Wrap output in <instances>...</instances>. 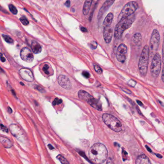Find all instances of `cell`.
Here are the masks:
<instances>
[{"label": "cell", "instance_id": "cell-2", "mask_svg": "<svg viewBox=\"0 0 164 164\" xmlns=\"http://www.w3.org/2000/svg\"><path fill=\"white\" fill-rule=\"evenodd\" d=\"M135 20L134 14L123 19L116 24L114 31V37L116 39H120L124 32L131 27Z\"/></svg>", "mask_w": 164, "mask_h": 164}, {"label": "cell", "instance_id": "cell-3", "mask_svg": "<svg viewBox=\"0 0 164 164\" xmlns=\"http://www.w3.org/2000/svg\"><path fill=\"white\" fill-rule=\"evenodd\" d=\"M150 48L148 45H145L142 49L138 63L139 71L142 77H145L147 75Z\"/></svg>", "mask_w": 164, "mask_h": 164}, {"label": "cell", "instance_id": "cell-18", "mask_svg": "<svg viewBox=\"0 0 164 164\" xmlns=\"http://www.w3.org/2000/svg\"><path fill=\"white\" fill-rule=\"evenodd\" d=\"M136 164H151V163L145 155L142 154L137 157L136 160Z\"/></svg>", "mask_w": 164, "mask_h": 164}, {"label": "cell", "instance_id": "cell-28", "mask_svg": "<svg viewBox=\"0 0 164 164\" xmlns=\"http://www.w3.org/2000/svg\"><path fill=\"white\" fill-rule=\"evenodd\" d=\"M62 103V100L60 99L55 98V100L53 101V104L55 106L56 105H58V104H61Z\"/></svg>", "mask_w": 164, "mask_h": 164}, {"label": "cell", "instance_id": "cell-47", "mask_svg": "<svg viewBox=\"0 0 164 164\" xmlns=\"http://www.w3.org/2000/svg\"><path fill=\"white\" fill-rule=\"evenodd\" d=\"M158 102H159V103H160V104H161L162 106H164V105L163 104V103H162V102H161L160 101H158Z\"/></svg>", "mask_w": 164, "mask_h": 164}, {"label": "cell", "instance_id": "cell-9", "mask_svg": "<svg viewBox=\"0 0 164 164\" xmlns=\"http://www.w3.org/2000/svg\"><path fill=\"white\" fill-rule=\"evenodd\" d=\"M20 57L23 60L27 63H31L34 60L32 52L27 47H24L21 50Z\"/></svg>", "mask_w": 164, "mask_h": 164}, {"label": "cell", "instance_id": "cell-11", "mask_svg": "<svg viewBox=\"0 0 164 164\" xmlns=\"http://www.w3.org/2000/svg\"><path fill=\"white\" fill-rule=\"evenodd\" d=\"M58 82L62 87L66 89L70 90L72 88L71 82L67 77L61 75L58 77Z\"/></svg>", "mask_w": 164, "mask_h": 164}, {"label": "cell", "instance_id": "cell-46", "mask_svg": "<svg viewBox=\"0 0 164 164\" xmlns=\"http://www.w3.org/2000/svg\"><path fill=\"white\" fill-rule=\"evenodd\" d=\"M155 155H156L157 157H158L159 158H162V156L160 154H155Z\"/></svg>", "mask_w": 164, "mask_h": 164}, {"label": "cell", "instance_id": "cell-43", "mask_svg": "<svg viewBox=\"0 0 164 164\" xmlns=\"http://www.w3.org/2000/svg\"><path fill=\"white\" fill-rule=\"evenodd\" d=\"M8 112L9 114H11L12 113V110L10 107H8Z\"/></svg>", "mask_w": 164, "mask_h": 164}, {"label": "cell", "instance_id": "cell-26", "mask_svg": "<svg viewBox=\"0 0 164 164\" xmlns=\"http://www.w3.org/2000/svg\"><path fill=\"white\" fill-rule=\"evenodd\" d=\"M20 21L22 23V24L25 25V26H27L29 24L28 20H27V18L25 16H23L21 17H20Z\"/></svg>", "mask_w": 164, "mask_h": 164}, {"label": "cell", "instance_id": "cell-42", "mask_svg": "<svg viewBox=\"0 0 164 164\" xmlns=\"http://www.w3.org/2000/svg\"><path fill=\"white\" fill-rule=\"evenodd\" d=\"M137 103L139 105H140V106H143V104H142V102H141L140 101H139V100H137Z\"/></svg>", "mask_w": 164, "mask_h": 164}, {"label": "cell", "instance_id": "cell-22", "mask_svg": "<svg viewBox=\"0 0 164 164\" xmlns=\"http://www.w3.org/2000/svg\"><path fill=\"white\" fill-rule=\"evenodd\" d=\"M92 2H93L92 1H90V0H87L85 2L83 8V14L85 16L89 14Z\"/></svg>", "mask_w": 164, "mask_h": 164}, {"label": "cell", "instance_id": "cell-14", "mask_svg": "<svg viewBox=\"0 0 164 164\" xmlns=\"http://www.w3.org/2000/svg\"><path fill=\"white\" fill-rule=\"evenodd\" d=\"M11 133L17 139H19L20 138L23 136V133L20 129L16 124H11L9 127Z\"/></svg>", "mask_w": 164, "mask_h": 164}, {"label": "cell", "instance_id": "cell-10", "mask_svg": "<svg viewBox=\"0 0 164 164\" xmlns=\"http://www.w3.org/2000/svg\"><path fill=\"white\" fill-rule=\"evenodd\" d=\"M19 74L22 78L28 82H32L34 80L33 74L30 69L27 68H22L19 70Z\"/></svg>", "mask_w": 164, "mask_h": 164}, {"label": "cell", "instance_id": "cell-41", "mask_svg": "<svg viewBox=\"0 0 164 164\" xmlns=\"http://www.w3.org/2000/svg\"><path fill=\"white\" fill-rule=\"evenodd\" d=\"M70 2L69 1H67L65 3V6L67 7H69L70 6Z\"/></svg>", "mask_w": 164, "mask_h": 164}, {"label": "cell", "instance_id": "cell-1", "mask_svg": "<svg viewBox=\"0 0 164 164\" xmlns=\"http://www.w3.org/2000/svg\"><path fill=\"white\" fill-rule=\"evenodd\" d=\"M107 155V150L102 143L94 144L89 151V157L91 161L94 164L103 163L106 160Z\"/></svg>", "mask_w": 164, "mask_h": 164}, {"label": "cell", "instance_id": "cell-23", "mask_svg": "<svg viewBox=\"0 0 164 164\" xmlns=\"http://www.w3.org/2000/svg\"><path fill=\"white\" fill-rule=\"evenodd\" d=\"M57 158L60 161L62 164H69L68 161L62 155L60 154L58 155L57 156Z\"/></svg>", "mask_w": 164, "mask_h": 164}, {"label": "cell", "instance_id": "cell-38", "mask_svg": "<svg viewBox=\"0 0 164 164\" xmlns=\"http://www.w3.org/2000/svg\"><path fill=\"white\" fill-rule=\"evenodd\" d=\"M106 164H114V163H113L112 160L110 158H109L107 160Z\"/></svg>", "mask_w": 164, "mask_h": 164}, {"label": "cell", "instance_id": "cell-33", "mask_svg": "<svg viewBox=\"0 0 164 164\" xmlns=\"http://www.w3.org/2000/svg\"><path fill=\"white\" fill-rule=\"evenodd\" d=\"M1 129L3 131H5L6 132V133H8V129L6 127V126L3 125V124H1Z\"/></svg>", "mask_w": 164, "mask_h": 164}, {"label": "cell", "instance_id": "cell-15", "mask_svg": "<svg viewBox=\"0 0 164 164\" xmlns=\"http://www.w3.org/2000/svg\"><path fill=\"white\" fill-rule=\"evenodd\" d=\"M88 103L96 110L98 111H101L102 110L101 103L98 100L94 98L93 97L88 102Z\"/></svg>", "mask_w": 164, "mask_h": 164}, {"label": "cell", "instance_id": "cell-35", "mask_svg": "<svg viewBox=\"0 0 164 164\" xmlns=\"http://www.w3.org/2000/svg\"><path fill=\"white\" fill-rule=\"evenodd\" d=\"M122 90H123V91H124V92H125L126 93H128V94H131V91H130L129 90L127 89H125V88H122Z\"/></svg>", "mask_w": 164, "mask_h": 164}, {"label": "cell", "instance_id": "cell-20", "mask_svg": "<svg viewBox=\"0 0 164 164\" xmlns=\"http://www.w3.org/2000/svg\"><path fill=\"white\" fill-rule=\"evenodd\" d=\"M114 18V15L112 13H109L105 17L103 22L104 27H110Z\"/></svg>", "mask_w": 164, "mask_h": 164}, {"label": "cell", "instance_id": "cell-24", "mask_svg": "<svg viewBox=\"0 0 164 164\" xmlns=\"http://www.w3.org/2000/svg\"><path fill=\"white\" fill-rule=\"evenodd\" d=\"M2 37H3L4 39L6 42H7L8 44H13L14 40L11 38V37L8 35H6L5 34H3Z\"/></svg>", "mask_w": 164, "mask_h": 164}, {"label": "cell", "instance_id": "cell-32", "mask_svg": "<svg viewBox=\"0 0 164 164\" xmlns=\"http://www.w3.org/2000/svg\"><path fill=\"white\" fill-rule=\"evenodd\" d=\"M129 84L130 86H131L132 87H134L135 86V85L136 84V82L135 81L133 80H130L129 82Z\"/></svg>", "mask_w": 164, "mask_h": 164}, {"label": "cell", "instance_id": "cell-30", "mask_svg": "<svg viewBox=\"0 0 164 164\" xmlns=\"http://www.w3.org/2000/svg\"><path fill=\"white\" fill-rule=\"evenodd\" d=\"M91 47L92 48H93V49H95L97 48V44L96 42L95 41H93V42H92V43L91 44H90Z\"/></svg>", "mask_w": 164, "mask_h": 164}, {"label": "cell", "instance_id": "cell-8", "mask_svg": "<svg viewBox=\"0 0 164 164\" xmlns=\"http://www.w3.org/2000/svg\"><path fill=\"white\" fill-rule=\"evenodd\" d=\"M128 48L125 44H120L118 47L116 52V57L117 60L119 62L124 63L126 60L127 57Z\"/></svg>", "mask_w": 164, "mask_h": 164}, {"label": "cell", "instance_id": "cell-36", "mask_svg": "<svg viewBox=\"0 0 164 164\" xmlns=\"http://www.w3.org/2000/svg\"><path fill=\"white\" fill-rule=\"evenodd\" d=\"M35 88H36V89L38 90V91L40 92H43V93L44 92H45L44 90V89L40 87L39 86H37Z\"/></svg>", "mask_w": 164, "mask_h": 164}, {"label": "cell", "instance_id": "cell-17", "mask_svg": "<svg viewBox=\"0 0 164 164\" xmlns=\"http://www.w3.org/2000/svg\"><path fill=\"white\" fill-rule=\"evenodd\" d=\"M132 41L133 44L137 46H141L142 44V36L140 33H135L132 36Z\"/></svg>", "mask_w": 164, "mask_h": 164}, {"label": "cell", "instance_id": "cell-48", "mask_svg": "<svg viewBox=\"0 0 164 164\" xmlns=\"http://www.w3.org/2000/svg\"><path fill=\"white\" fill-rule=\"evenodd\" d=\"M20 84H22V85H23V86L24 85V83H22V82H20Z\"/></svg>", "mask_w": 164, "mask_h": 164}, {"label": "cell", "instance_id": "cell-5", "mask_svg": "<svg viewBox=\"0 0 164 164\" xmlns=\"http://www.w3.org/2000/svg\"><path fill=\"white\" fill-rule=\"evenodd\" d=\"M104 123L112 130L119 132L122 129V124L120 121L114 116L108 114H104L102 116Z\"/></svg>", "mask_w": 164, "mask_h": 164}, {"label": "cell", "instance_id": "cell-29", "mask_svg": "<svg viewBox=\"0 0 164 164\" xmlns=\"http://www.w3.org/2000/svg\"><path fill=\"white\" fill-rule=\"evenodd\" d=\"M49 66H48L47 65H45L44 66L43 68V71L44 72V73L47 74V75H49Z\"/></svg>", "mask_w": 164, "mask_h": 164}, {"label": "cell", "instance_id": "cell-40", "mask_svg": "<svg viewBox=\"0 0 164 164\" xmlns=\"http://www.w3.org/2000/svg\"><path fill=\"white\" fill-rule=\"evenodd\" d=\"M1 60L2 62H5L6 61V58L3 56V55L2 54L1 55Z\"/></svg>", "mask_w": 164, "mask_h": 164}, {"label": "cell", "instance_id": "cell-12", "mask_svg": "<svg viewBox=\"0 0 164 164\" xmlns=\"http://www.w3.org/2000/svg\"><path fill=\"white\" fill-rule=\"evenodd\" d=\"M114 2L115 1L107 0L104 3V4L103 5V6L101 7L99 12L98 14V20L101 19V18L103 16L104 14L109 9L110 7L113 4Z\"/></svg>", "mask_w": 164, "mask_h": 164}, {"label": "cell", "instance_id": "cell-16", "mask_svg": "<svg viewBox=\"0 0 164 164\" xmlns=\"http://www.w3.org/2000/svg\"><path fill=\"white\" fill-rule=\"evenodd\" d=\"M78 96L80 99L87 102V103L91 99L93 98L90 94L84 90H80L78 91Z\"/></svg>", "mask_w": 164, "mask_h": 164}, {"label": "cell", "instance_id": "cell-37", "mask_svg": "<svg viewBox=\"0 0 164 164\" xmlns=\"http://www.w3.org/2000/svg\"><path fill=\"white\" fill-rule=\"evenodd\" d=\"M163 65V69H162V76H161V78L162 80L163 81V82L164 83V64Z\"/></svg>", "mask_w": 164, "mask_h": 164}, {"label": "cell", "instance_id": "cell-44", "mask_svg": "<svg viewBox=\"0 0 164 164\" xmlns=\"http://www.w3.org/2000/svg\"><path fill=\"white\" fill-rule=\"evenodd\" d=\"M48 147L50 149H51V150H53V149H54V147L51 144H48Z\"/></svg>", "mask_w": 164, "mask_h": 164}, {"label": "cell", "instance_id": "cell-34", "mask_svg": "<svg viewBox=\"0 0 164 164\" xmlns=\"http://www.w3.org/2000/svg\"><path fill=\"white\" fill-rule=\"evenodd\" d=\"M162 58H163V64H164V33L163 44V47H162Z\"/></svg>", "mask_w": 164, "mask_h": 164}, {"label": "cell", "instance_id": "cell-39", "mask_svg": "<svg viewBox=\"0 0 164 164\" xmlns=\"http://www.w3.org/2000/svg\"><path fill=\"white\" fill-rule=\"evenodd\" d=\"M80 30L83 32H87L88 31L87 29L84 27H80Z\"/></svg>", "mask_w": 164, "mask_h": 164}, {"label": "cell", "instance_id": "cell-27", "mask_svg": "<svg viewBox=\"0 0 164 164\" xmlns=\"http://www.w3.org/2000/svg\"><path fill=\"white\" fill-rule=\"evenodd\" d=\"M94 68L95 69V71H96L99 74H101L103 73V70L102 68L96 65H94Z\"/></svg>", "mask_w": 164, "mask_h": 164}, {"label": "cell", "instance_id": "cell-19", "mask_svg": "<svg viewBox=\"0 0 164 164\" xmlns=\"http://www.w3.org/2000/svg\"><path fill=\"white\" fill-rule=\"evenodd\" d=\"M31 48L33 53L35 54H38L42 52V47L40 44L36 41L32 40L31 44Z\"/></svg>", "mask_w": 164, "mask_h": 164}, {"label": "cell", "instance_id": "cell-6", "mask_svg": "<svg viewBox=\"0 0 164 164\" xmlns=\"http://www.w3.org/2000/svg\"><path fill=\"white\" fill-rule=\"evenodd\" d=\"M162 59L160 55L158 53H156L153 56L150 67V72L151 75L156 78L159 75L161 68Z\"/></svg>", "mask_w": 164, "mask_h": 164}, {"label": "cell", "instance_id": "cell-45", "mask_svg": "<svg viewBox=\"0 0 164 164\" xmlns=\"http://www.w3.org/2000/svg\"><path fill=\"white\" fill-rule=\"evenodd\" d=\"M146 148L147 150L150 153H152V150L150 149V148L149 147H148L147 146H146Z\"/></svg>", "mask_w": 164, "mask_h": 164}, {"label": "cell", "instance_id": "cell-21", "mask_svg": "<svg viewBox=\"0 0 164 164\" xmlns=\"http://www.w3.org/2000/svg\"><path fill=\"white\" fill-rule=\"evenodd\" d=\"M0 141L2 145L6 148H10L13 145L12 142L10 140L6 137H1Z\"/></svg>", "mask_w": 164, "mask_h": 164}, {"label": "cell", "instance_id": "cell-4", "mask_svg": "<svg viewBox=\"0 0 164 164\" xmlns=\"http://www.w3.org/2000/svg\"><path fill=\"white\" fill-rule=\"evenodd\" d=\"M139 7L136 2L132 1L127 3L123 7L118 17V22L133 15Z\"/></svg>", "mask_w": 164, "mask_h": 164}, {"label": "cell", "instance_id": "cell-13", "mask_svg": "<svg viewBox=\"0 0 164 164\" xmlns=\"http://www.w3.org/2000/svg\"><path fill=\"white\" fill-rule=\"evenodd\" d=\"M113 30L110 27H104V38L106 44H110L113 37Z\"/></svg>", "mask_w": 164, "mask_h": 164}, {"label": "cell", "instance_id": "cell-7", "mask_svg": "<svg viewBox=\"0 0 164 164\" xmlns=\"http://www.w3.org/2000/svg\"><path fill=\"white\" fill-rule=\"evenodd\" d=\"M160 36L157 29H154L152 33L150 41V51L152 52H155L158 49L160 44Z\"/></svg>", "mask_w": 164, "mask_h": 164}, {"label": "cell", "instance_id": "cell-25", "mask_svg": "<svg viewBox=\"0 0 164 164\" xmlns=\"http://www.w3.org/2000/svg\"><path fill=\"white\" fill-rule=\"evenodd\" d=\"M8 7H9V9L10 11L13 14L17 15V8L15 6L12 4H10V5H9Z\"/></svg>", "mask_w": 164, "mask_h": 164}, {"label": "cell", "instance_id": "cell-31", "mask_svg": "<svg viewBox=\"0 0 164 164\" xmlns=\"http://www.w3.org/2000/svg\"><path fill=\"white\" fill-rule=\"evenodd\" d=\"M82 75H83V76L84 77H85L86 78H89L90 77V73L88 72H87V71H83Z\"/></svg>", "mask_w": 164, "mask_h": 164}]
</instances>
